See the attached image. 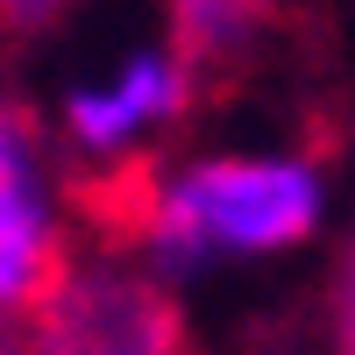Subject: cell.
Wrapping results in <instances>:
<instances>
[{
    "label": "cell",
    "instance_id": "1",
    "mask_svg": "<svg viewBox=\"0 0 355 355\" xmlns=\"http://www.w3.org/2000/svg\"><path fill=\"white\" fill-rule=\"evenodd\" d=\"M320 227V171L306 157H206L150 192L135 242L164 270H206L220 256L299 249Z\"/></svg>",
    "mask_w": 355,
    "mask_h": 355
},
{
    "label": "cell",
    "instance_id": "2",
    "mask_svg": "<svg viewBox=\"0 0 355 355\" xmlns=\"http://www.w3.org/2000/svg\"><path fill=\"white\" fill-rule=\"evenodd\" d=\"M21 327L28 355H192L178 299L135 270H64Z\"/></svg>",
    "mask_w": 355,
    "mask_h": 355
},
{
    "label": "cell",
    "instance_id": "3",
    "mask_svg": "<svg viewBox=\"0 0 355 355\" xmlns=\"http://www.w3.org/2000/svg\"><path fill=\"white\" fill-rule=\"evenodd\" d=\"M64 270H71V256H64V242H57L36 150H28L21 121L0 107V313L28 320L57 291Z\"/></svg>",
    "mask_w": 355,
    "mask_h": 355
},
{
    "label": "cell",
    "instance_id": "4",
    "mask_svg": "<svg viewBox=\"0 0 355 355\" xmlns=\"http://www.w3.org/2000/svg\"><path fill=\"white\" fill-rule=\"evenodd\" d=\"M192 100L199 93H192V78L178 71L171 50H135L107 85H78V93L64 100V121H71V135L85 142V150L107 157V150H121V142H135L142 128L178 121Z\"/></svg>",
    "mask_w": 355,
    "mask_h": 355
},
{
    "label": "cell",
    "instance_id": "5",
    "mask_svg": "<svg viewBox=\"0 0 355 355\" xmlns=\"http://www.w3.org/2000/svg\"><path fill=\"white\" fill-rule=\"evenodd\" d=\"M277 0H171V57L192 78V93L214 71H234L270 28Z\"/></svg>",
    "mask_w": 355,
    "mask_h": 355
},
{
    "label": "cell",
    "instance_id": "6",
    "mask_svg": "<svg viewBox=\"0 0 355 355\" xmlns=\"http://www.w3.org/2000/svg\"><path fill=\"white\" fill-rule=\"evenodd\" d=\"M327 334H334V355H355V242H348V256H341V277H334Z\"/></svg>",
    "mask_w": 355,
    "mask_h": 355
},
{
    "label": "cell",
    "instance_id": "7",
    "mask_svg": "<svg viewBox=\"0 0 355 355\" xmlns=\"http://www.w3.org/2000/svg\"><path fill=\"white\" fill-rule=\"evenodd\" d=\"M64 8L71 0H0V28H8V36H36V28H50Z\"/></svg>",
    "mask_w": 355,
    "mask_h": 355
}]
</instances>
